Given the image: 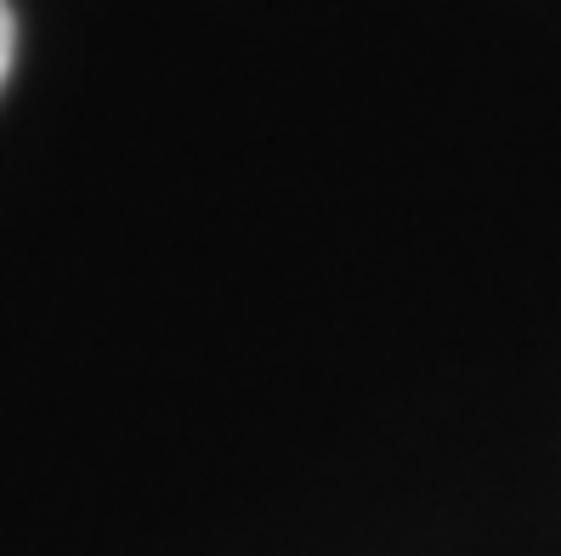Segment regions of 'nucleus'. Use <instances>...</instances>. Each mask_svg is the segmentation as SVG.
Segmentation results:
<instances>
[{
  "instance_id": "nucleus-1",
  "label": "nucleus",
  "mask_w": 561,
  "mask_h": 556,
  "mask_svg": "<svg viewBox=\"0 0 561 556\" xmlns=\"http://www.w3.org/2000/svg\"><path fill=\"white\" fill-rule=\"evenodd\" d=\"M12 52H18V18H12L7 0H0V86L12 75Z\"/></svg>"
}]
</instances>
